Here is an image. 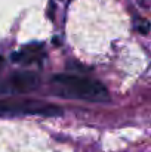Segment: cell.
<instances>
[{
  "label": "cell",
  "mask_w": 151,
  "mask_h": 152,
  "mask_svg": "<svg viewBox=\"0 0 151 152\" xmlns=\"http://www.w3.org/2000/svg\"><path fill=\"white\" fill-rule=\"evenodd\" d=\"M40 78L33 71H16L4 83V90L9 93H30L39 87Z\"/></svg>",
  "instance_id": "obj_3"
},
{
  "label": "cell",
  "mask_w": 151,
  "mask_h": 152,
  "mask_svg": "<svg viewBox=\"0 0 151 152\" xmlns=\"http://www.w3.org/2000/svg\"><path fill=\"white\" fill-rule=\"evenodd\" d=\"M1 64H3V58H0V68H1Z\"/></svg>",
  "instance_id": "obj_6"
},
{
  "label": "cell",
  "mask_w": 151,
  "mask_h": 152,
  "mask_svg": "<svg viewBox=\"0 0 151 152\" xmlns=\"http://www.w3.org/2000/svg\"><path fill=\"white\" fill-rule=\"evenodd\" d=\"M62 111L58 105L37 99H0V115H45L56 117Z\"/></svg>",
  "instance_id": "obj_2"
},
{
  "label": "cell",
  "mask_w": 151,
  "mask_h": 152,
  "mask_svg": "<svg viewBox=\"0 0 151 152\" xmlns=\"http://www.w3.org/2000/svg\"><path fill=\"white\" fill-rule=\"evenodd\" d=\"M138 31L139 33H142V34H147L148 31H150V28H151V25H150V22L148 21H145V19H139V22H138Z\"/></svg>",
  "instance_id": "obj_5"
},
{
  "label": "cell",
  "mask_w": 151,
  "mask_h": 152,
  "mask_svg": "<svg viewBox=\"0 0 151 152\" xmlns=\"http://www.w3.org/2000/svg\"><path fill=\"white\" fill-rule=\"evenodd\" d=\"M53 83L56 84V93L65 98L91 102H104L110 99L107 87L92 78L74 74H58L53 77Z\"/></svg>",
  "instance_id": "obj_1"
},
{
  "label": "cell",
  "mask_w": 151,
  "mask_h": 152,
  "mask_svg": "<svg viewBox=\"0 0 151 152\" xmlns=\"http://www.w3.org/2000/svg\"><path fill=\"white\" fill-rule=\"evenodd\" d=\"M42 56H43V52L40 45H28L22 48L21 50L15 52L12 55V61L16 64H33V62H37Z\"/></svg>",
  "instance_id": "obj_4"
}]
</instances>
